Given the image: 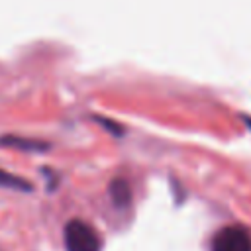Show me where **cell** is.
Wrapping results in <instances>:
<instances>
[{
	"instance_id": "obj_4",
	"label": "cell",
	"mask_w": 251,
	"mask_h": 251,
	"mask_svg": "<svg viewBox=\"0 0 251 251\" xmlns=\"http://www.w3.org/2000/svg\"><path fill=\"white\" fill-rule=\"evenodd\" d=\"M0 145L6 147H16V149H24V151H43L49 145L37 139H27V137H18V135H4L0 137Z\"/></svg>"
},
{
	"instance_id": "obj_2",
	"label": "cell",
	"mask_w": 251,
	"mask_h": 251,
	"mask_svg": "<svg viewBox=\"0 0 251 251\" xmlns=\"http://www.w3.org/2000/svg\"><path fill=\"white\" fill-rule=\"evenodd\" d=\"M212 251H251V231L243 226H226L212 237Z\"/></svg>"
},
{
	"instance_id": "obj_1",
	"label": "cell",
	"mask_w": 251,
	"mask_h": 251,
	"mask_svg": "<svg viewBox=\"0 0 251 251\" xmlns=\"http://www.w3.org/2000/svg\"><path fill=\"white\" fill-rule=\"evenodd\" d=\"M65 251H102V237L100 233L82 220L67 222L63 229Z\"/></svg>"
},
{
	"instance_id": "obj_5",
	"label": "cell",
	"mask_w": 251,
	"mask_h": 251,
	"mask_svg": "<svg viewBox=\"0 0 251 251\" xmlns=\"http://www.w3.org/2000/svg\"><path fill=\"white\" fill-rule=\"evenodd\" d=\"M0 186H8V188H14V190H22V192H31L33 190V184L22 176H16L8 171H2L0 169Z\"/></svg>"
},
{
	"instance_id": "obj_6",
	"label": "cell",
	"mask_w": 251,
	"mask_h": 251,
	"mask_svg": "<svg viewBox=\"0 0 251 251\" xmlns=\"http://www.w3.org/2000/svg\"><path fill=\"white\" fill-rule=\"evenodd\" d=\"M96 120H98L100 124H104V127H106V129H110L114 135H122V133H124V129H122L116 122H108V120H104V118H100V116H96Z\"/></svg>"
},
{
	"instance_id": "obj_3",
	"label": "cell",
	"mask_w": 251,
	"mask_h": 251,
	"mask_svg": "<svg viewBox=\"0 0 251 251\" xmlns=\"http://www.w3.org/2000/svg\"><path fill=\"white\" fill-rule=\"evenodd\" d=\"M108 192L116 208H127L131 204V188L124 178H114L108 186Z\"/></svg>"
}]
</instances>
